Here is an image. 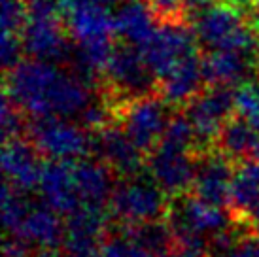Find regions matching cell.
<instances>
[{
	"label": "cell",
	"instance_id": "cell-37",
	"mask_svg": "<svg viewBox=\"0 0 259 257\" xmlns=\"http://www.w3.org/2000/svg\"><path fill=\"white\" fill-rule=\"evenodd\" d=\"M250 17H252L253 27H255V30H257V34H259V0H255V6H253Z\"/></svg>",
	"mask_w": 259,
	"mask_h": 257
},
{
	"label": "cell",
	"instance_id": "cell-14",
	"mask_svg": "<svg viewBox=\"0 0 259 257\" xmlns=\"http://www.w3.org/2000/svg\"><path fill=\"white\" fill-rule=\"evenodd\" d=\"M206 87L202 74V55L193 51L180 59L170 70L157 78V93L172 108H184Z\"/></svg>",
	"mask_w": 259,
	"mask_h": 257
},
{
	"label": "cell",
	"instance_id": "cell-34",
	"mask_svg": "<svg viewBox=\"0 0 259 257\" xmlns=\"http://www.w3.org/2000/svg\"><path fill=\"white\" fill-rule=\"evenodd\" d=\"M223 4H229V6L237 8L240 12H244V14H252L253 6H255V0H220Z\"/></svg>",
	"mask_w": 259,
	"mask_h": 257
},
{
	"label": "cell",
	"instance_id": "cell-15",
	"mask_svg": "<svg viewBox=\"0 0 259 257\" xmlns=\"http://www.w3.org/2000/svg\"><path fill=\"white\" fill-rule=\"evenodd\" d=\"M42 155L32 146L29 138H12L4 140L2 146V170L10 186L23 193L38 191L40 174H42Z\"/></svg>",
	"mask_w": 259,
	"mask_h": 257
},
{
	"label": "cell",
	"instance_id": "cell-23",
	"mask_svg": "<svg viewBox=\"0 0 259 257\" xmlns=\"http://www.w3.org/2000/svg\"><path fill=\"white\" fill-rule=\"evenodd\" d=\"M27 195L29 193L19 191L14 186H10L8 182H4V187H2V222H4V227L10 235H14L17 231V227L21 225L27 212L32 206V202L27 199Z\"/></svg>",
	"mask_w": 259,
	"mask_h": 257
},
{
	"label": "cell",
	"instance_id": "cell-35",
	"mask_svg": "<svg viewBox=\"0 0 259 257\" xmlns=\"http://www.w3.org/2000/svg\"><path fill=\"white\" fill-rule=\"evenodd\" d=\"M32 257H72L70 253H61L57 248H38V251H32Z\"/></svg>",
	"mask_w": 259,
	"mask_h": 257
},
{
	"label": "cell",
	"instance_id": "cell-1",
	"mask_svg": "<svg viewBox=\"0 0 259 257\" xmlns=\"http://www.w3.org/2000/svg\"><path fill=\"white\" fill-rule=\"evenodd\" d=\"M97 93L99 89L79 78L74 70L40 59L23 61L6 72L4 78V95L30 119L79 115Z\"/></svg>",
	"mask_w": 259,
	"mask_h": 257
},
{
	"label": "cell",
	"instance_id": "cell-24",
	"mask_svg": "<svg viewBox=\"0 0 259 257\" xmlns=\"http://www.w3.org/2000/svg\"><path fill=\"white\" fill-rule=\"evenodd\" d=\"M30 117L21 108L15 104L8 95L2 93V108H0V127H2V138L12 140V138H21L27 136Z\"/></svg>",
	"mask_w": 259,
	"mask_h": 257
},
{
	"label": "cell",
	"instance_id": "cell-31",
	"mask_svg": "<svg viewBox=\"0 0 259 257\" xmlns=\"http://www.w3.org/2000/svg\"><path fill=\"white\" fill-rule=\"evenodd\" d=\"M4 257H32L30 244L19 236L12 235L4 244Z\"/></svg>",
	"mask_w": 259,
	"mask_h": 257
},
{
	"label": "cell",
	"instance_id": "cell-10",
	"mask_svg": "<svg viewBox=\"0 0 259 257\" xmlns=\"http://www.w3.org/2000/svg\"><path fill=\"white\" fill-rule=\"evenodd\" d=\"M21 38L25 53L30 59L66 63L72 51L66 19H29Z\"/></svg>",
	"mask_w": 259,
	"mask_h": 257
},
{
	"label": "cell",
	"instance_id": "cell-17",
	"mask_svg": "<svg viewBox=\"0 0 259 257\" xmlns=\"http://www.w3.org/2000/svg\"><path fill=\"white\" fill-rule=\"evenodd\" d=\"M76 184L83 204L106 206L119 176L99 157H83L74 163Z\"/></svg>",
	"mask_w": 259,
	"mask_h": 257
},
{
	"label": "cell",
	"instance_id": "cell-12",
	"mask_svg": "<svg viewBox=\"0 0 259 257\" xmlns=\"http://www.w3.org/2000/svg\"><path fill=\"white\" fill-rule=\"evenodd\" d=\"M76 161H53L46 159L40 174L38 193L42 197L44 204L53 208L57 214L68 216L78 210L83 202L79 197L78 184H76Z\"/></svg>",
	"mask_w": 259,
	"mask_h": 257
},
{
	"label": "cell",
	"instance_id": "cell-4",
	"mask_svg": "<svg viewBox=\"0 0 259 257\" xmlns=\"http://www.w3.org/2000/svg\"><path fill=\"white\" fill-rule=\"evenodd\" d=\"M27 138L42 157L53 161H79L93 153L91 133L59 115L30 119Z\"/></svg>",
	"mask_w": 259,
	"mask_h": 257
},
{
	"label": "cell",
	"instance_id": "cell-21",
	"mask_svg": "<svg viewBox=\"0 0 259 257\" xmlns=\"http://www.w3.org/2000/svg\"><path fill=\"white\" fill-rule=\"evenodd\" d=\"M214 148L235 164L244 163L259 155V131L235 114L220 131Z\"/></svg>",
	"mask_w": 259,
	"mask_h": 257
},
{
	"label": "cell",
	"instance_id": "cell-11",
	"mask_svg": "<svg viewBox=\"0 0 259 257\" xmlns=\"http://www.w3.org/2000/svg\"><path fill=\"white\" fill-rule=\"evenodd\" d=\"M146 170L168 197H176L191 191L197 172V155L155 148L146 157Z\"/></svg>",
	"mask_w": 259,
	"mask_h": 257
},
{
	"label": "cell",
	"instance_id": "cell-29",
	"mask_svg": "<svg viewBox=\"0 0 259 257\" xmlns=\"http://www.w3.org/2000/svg\"><path fill=\"white\" fill-rule=\"evenodd\" d=\"M159 23H184L189 21L182 0H146Z\"/></svg>",
	"mask_w": 259,
	"mask_h": 257
},
{
	"label": "cell",
	"instance_id": "cell-32",
	"mask_svg": "<svg viewBox=\"0 0 259 257\" xmlns=\"http://www.w3.org/2000/svg\"><path fill=\"white\" fill-rule=\"evenodd\" d=\"M237 223L246 227V231H252V233H257L259 235V200L253 206H250L248 212H244V214L238 218Z\"/></svg>",
	"mask_w": 259,
	"mask_h": 257
},
{
	"label": "cell",
	"instance_id": "cell-8",
	"mask_svg": "<svg viewBox=\"0 0 259 257\" xmlns=\"http://www.w3.org/2000/svg\"><path fill=\"white\" fill-rule=\"evenodd\" d=\"M91 136H93L91 155L104 161L119 178L137 176V174H142V170H146L148 155L131 140L119 123L91 133Z\"/></svg>",
	"mask_w": 259,
	"mask_h": 257
},
{
	"label": "cell",
	"instance_id": "cell-28",
	"mask_svg": "<svg viewBox=\"0 0 259 257\" xmlns=\"http://www.w3.org/2000/svg\"><path fill=\"white\" fill-rule=\"evenodd\" d=\"M0 57H2V66H4V74L15 68L19 63L25 61V46H23L21 34H14V32H2V48H0Z\"/></svg>",
	"mask_w": 259,
	"mask_h": 257
},
{
	"label": "cell",
	"instance_id": "cell-30",
	"mask_svg": "<svg viewBox=\"0 0 259 257\" xmlns=\"http://www.w3.org/2000/svg\"><path fill=\"white\" fill-rule=\"evenodd\" d=\"M225 257H259V235L252 231L240 235Z\"/></svg>",
	"mask_w": 259,
	"mask_h": 257
},
{
	"label": "cell",
	"instance_id": "cell-25",
	"mask_svg": "<svg viewBox=\"0 0 259 257\" xmlns=\"http://www.w3.org/2000/svg\"><path fill=\"white\" fill-rule=\"evenodd\" d=\"M235 114L259 131V83L244 81L235 87Z\"/></svg>",
	"mask_w": 259,
	"mask_h": 257
},
{
	"label": "cell",
	"instance_id": "cell-9",
	"mask_svg": "<svg viewBox=\"0 0 259 257\" xmlns=\"http://www.w3.org/2000/svg\"><path fill=\"white\" fill-rule=\"evenodd\" d=\"M112 220L106 206L81 204L66 216L65 222V251L72 257H93L106 238L108 223Z\"/></svg>",
	"mask_w": 259,
	"mask_h": 257
},
{
	"label": "cell",
	"instance_id": "cell-36",
	"mask_svg": "<svg viewBox=\"0 0 259 257\" xmlns=\"http://www.w3.org/2000/svg\"><path fill=\"white\" fill-rule=\"evenodd\" d=\"M157 257H204L202 253H195V251H186V250H172L168 251V253H163V255H157Z\"/></svg>",
	"mask_w": 259,
	"mask_h": 257
},
{
	"label": "cell",
	"instance_id": "cell-16",
	"mask_svg": "<svg viewBox=\"0 0 259 257\" xmlns=\"http://www.w3.org/2000/svg\"><path fill=\"white\" fill-rule=\"evenodd\" d=\"M259 70V57H252L240 51L210 50L202 53L204 83L210 87H238L248 76Z\"/></svg>",
	"mask_w": 259,
	"mask_h": 257
},
{
	"label": "cell",
	"instance_id": "cell-26",
	"mask_svg": "<svg viewBox=\"0 0 259 257\" xmlns=\"http://www.w3.org/2000/svg\"><path fill=\"white\" fill-rule=\"evenodd\" d=\"M93 257H155V255L121 231L117 235L104 238V242L99 246V250L95 251Z\"/></svg>",
	"mask_w": 259,
	"mask_h": 257
},
{
	"label": "cell",
	"instance_id": "cell-19",
	"mask_svg": "<svg viewBox=\"0 0 259 257\" xmlns=\"http://www.w3.org/2000/svg\"><path fill=\"white\" fill-rule=\"evenodd\" d=\"M14 235L36 248H57L65 240V223L53 208L32 202Z\"/></svg>",
	"mask_w": 259,
	"mask_h": 257
},
{
	"label": "cell",
	"instance_id": "cell-7",
	"mask_svg": "<svg viewBox=\"0 0 259 257\" xmlns=\"http://www.w3.org/2000/svg\"><path fill=\"white\" fill-rule=\"evenodd\" d=\"M197 36L193 25L184 23H159L157 30L138 50L155 78H161L166 70L186 55L197 51Z\"/></svg>",
	"mask_w": 259,
	"mask_h": 257
},
{
	"label": "cell",
	"instance_id": "cell-20",
	"mask_svg": "<svg viewBox=\"0 0 259 257\" xmlns=\"http://www.w3.org/2000/svg\"><path fill=\"white\" fill-rule=\"evenodd\" d=\"M66 29L72 42H89L101 38H115L114 15L110 8L101 4H81L72 10H66Z\"/></svg>",
	"mask_w": 259,
	"mask_h": 257
},
{
	"label": "cell",
	"instance_id": "cell-13",
	"mask_svg": "<svg viewBox=\"0 0 259 257\" xmlns=\"http://www.w3.org/2000/svg\"><path fill=\"white\" fill-rule=\"evenodd\" d=\"M233 174H235V163L214 148L197 157V172L191 193L206 202L229 208Z\"/></svg>",
	"mask_w": 259,
	"mask_h": 257
},
{
	"label": "cell",
	"instance_id": "cell-18",
	"mask_svg": "<svg viewBox=\"0 0 259 257\" xmlns=\"http://www.w3.org/2000/svg\"><path fill=\"white\" fill-rule=\"evenodd\" d=\"M114 27L117 38L140 48L157 30L159 21L146 0H123L114 12Z\"/></svg>",
	"mask_w": 259,
	"mask_h": 257
},
{
	"label": "cell",
	"instance_id": "cell-3",
	"mask_svg": "<svg viewBox=\"0 0 259 257\" xmlns=\"http://www.w3.org/2000/svg\"><path fill=\"white\" fill-rule=\"evenodd\" d=\"M101 93L114 104L157 93V78L146 64L138 48L125 42L115 46L114 55L102 76Z\"/></svg>",
	"mask_w": 259,
	"mask_h": 257
},
{
	"label": "cell",
	"instance_id": "cell-2",
	"mask_svg": "<svg viewBox=\"0 0 259 257\" xmlns=\"http://www.w3.org/2000/svg\"><path fill=\"white\" fill-rule=\"evenodd\" d=\"M170 197L166 195L150 174H137L119 178L108 200V212L117 225L166 220Z\"/></svg>",
	"mask_w": 259,
	"mask_h": 257
},
{
	"label": "cell",
	"instance_id": "cell-27",
	"mask_svg": "<svg viewBox=\"0 0 259 257\" xmlns=\"http://www.w3.org/2000/svg\"><path fill=\"white\" fill-rule=\"evenodd\" d=\"M27 25L25 0H2V32L21 34Z\"/></svg>",
	"mask_w": 259,
	"mask_h": 257
},
{
	"label": "cell",
	"instance_id": "cell-22",
	"mask_svg": "<svg viewBox=\"0 0 259 257\" xmlns=\"http://www.w3.org/2000/svg\"><path fill=\"white\" fill-rule=\"evenodd\" d=\"M155 148H165V150L182 151V153H195V148H197L195 131L184 110H178L172 114Z\"/></svg>",
	"mask_w": 259,
	"mask_h": 257
},
{
	"label": "cell",
	"instance_id": "cell-33",
	"mask_svg": "<svg viewBox=\"0 0 259 257\" xmlns=\"http://www.w3.org/2000/svg\"><path fill=\"white\" fill-rule=\"evenodd\" d=\"M218 2H220V0H182V4L186 8L187 15H189V23H191V19H193L195 15H199L201 12L212 8L214 4H218Z\"/></svg>",
	"mask_w": 259,
	"mask_h": 257
},
{
	"label": "cell",
	"instance_id": "cell-6",
	"mask_svg": "<svg viewBox=\"0 0 259 257\" xmlns=\"http://www.w3.org/2000/svg\"><path fill=\"white\" fill-rule=\"evenodd\" d=\"M115 112H117V123L125 128L131 140L146 155L155 150L172 117L170 104L159 93H150L115 104Z\"/></svg>",
	"mask_w": 259,
	"mask_h": 257
},
{
	"label": "cell",
	"instance_id": "cell-5",
	"mask_svg": "<svg viewBox=\"0 0 259 257\" xmlns=\"http://www.w3.org/2000/svg\"><path fill=\"white\" fill-rule=\"evenodd\" d=\"M184 112L193 125L197 140L195 155L199 157L214 150L220 131L235 115V87L206 85L184 106Z\"/></svg>",
	"mask_w": 259,
	"mask_h": 257
}]
</instances>
